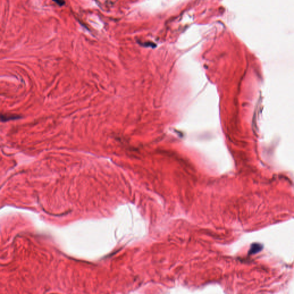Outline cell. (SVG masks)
<instances>
[{"mask_svg":"<svg viewBox=\"0 0 294 294\" xmlns=\"http://www.w3.org/2000/svg\"><path fill=\"white\" fill-rule=\"evenodd\" d=\"M20 117L17 115H2L1 116V121H7L12 119H18Z\"/></svg>","mask_w":294,"mask_h":294,"instance_id":"obj_1","label":"cell"},{"mask_svg":"<svg viewBox=\"0 0 294 294\" xmlns=\"http://www.w3.org/2000/svg\"><path fill=\"white\" fill-rule=\"evenodd\" d=\"M53 1H55V2H56L57 4H58V5H60V6H63V5H64V4H65V3L64 0H53Z\"/></svg>","mask_w":294,"mask_h":294,"instance_id":"obj_2","label":"cell"}]
</instances>
